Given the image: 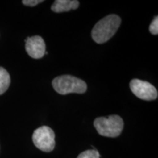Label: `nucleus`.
Returning a JSON list of instances; mask_svg holds the SVG:
<instances>
[{"label":"nucleus","mask_w":158,"mask_h":158,"mask_svg":"<svg viewBox=\"0 0 158 158\" xmlns=\"http://www.w3.org/2000/svg\"><path fill=\"white\" fill-rule=\"evenodd\" d=\"M10 84V76L5 68L0 67V95L8 89Z\"/></svg>","instance_id":"6e6552de"},{"label":"nucleus","mask_w":158,"mask_h":158,"mask_svg":"<svg viewBox=\"0 0 158 158\" xmlns=\"http://www.w3.org/2000/svg\"><path fill=\"white\" fill-rule=\"evenodd\" d=\"M149 30L152 34L154 35H157L158 34V17L155 16L151 24L149 25Z\"/></svg>","instance_id":"9d476101"},{"label":"nucleus","mask_w":158,"mask_h":158,"mask_svg":"<svg viewBox=\"0 0 158 158\" xmlns=\"http://www.w3.org/2000/svg\"><path fill=\"white\" fill-rule=\"evenodd\" d=\"M52 86L57 93L63 95L70 93L83 94L87 89V85L85 81L70 75L55 78L52 81Z\"/></svg>","instance_id":"f03ea898"},{"label":"nucleus","mask_w":158,"mask_h":158,"mask_svg":"<svg viewBox=\"0 0 158 158\" xmlns=\"http://www.w3.org/2000/svg\"><path fill=\"white\" fill-rule=\"evenodd\" d=\"M132 92L138 98L144 100H154L157 98V91L149 82L139 79H133L130 83Z\"/></svg>","instance_id":"39448f33"},{"label":"nucleus","mask_w":158,"mask_h":158,"mask_svg":"<svg viewBox=\"0 0 158 158\" xmlns=\"http://www.w3.org/2000/svg\"><path fill=\"white\" fill-rule=\"evenodd\" d=\"M77 158H100V154L96 149H89L81 153Z\"/></svg>","instance_id":"1a4fd4ad"},{"label":"nucleus","mask_w":158,"mask_h":158,"mask_svg":"<svg viewBox=\"0 0 158 158\" xmlns=\"http://www.w3.org/2000/svg\"><path fill=\"white\" fill-rule=\"evenodd\" d=\"M79 7L77 0H56L51 6V10L55 13H63L72 10H76Z\"/></svg>","instance_id":"0eeeda50"},{"label":"nucleus","mask_w":158,"mask_h":158,"mask_svg":"<svg viewBox=\"0 0 158 158\" xmlns=\"http://www.w3.org/2000/svg\"><path fill=\"white\" fill-rule=\"evenodd\" d=\"M43 2V0H23L22 3L24 5L30 6V7H34V6L38 5L39 3Z\"/></svg>","instance_id":"9b49d317"},{"label":"nucleus","mask_w":158,"mask_h":158,"mask_svg":"<svg viewBox=\"0 0 158 158\" xmlns=\"http://www.w3.org/2000/svg\"><path fill=\"white\" fill-rule=\"evenodd\" d=\"M120 24L121 19L117 15L110 14L104 17L92 29V39L98 44L106 43L116 34Z\"/></svg>","instance_id":"f257e3e1"},{"label":"nucleus","mask_w":158,"mask_h":158,"mask_svg":"<svg viewBox=\"0 0 158 158\" xmlns=\"http://www.w3.org/2000/svg\"><path fill=\"white\" fill-rule=\"evenodd\" d=\"M32 141L37 149L45 152H50L55 147L54 132L48 126H42L34 131Z\"/></svg>","instance_id":"20e7f679"},{"label":"nucleus","mask_w":158,"mask_h":158,"mask_svg":"<svg viewBox=\"0 0 158 158\" xmlns=\"http://www.w3.org/2000/svg\"><path fill=\"white\" fill-rule=\"evenodd\" d=\"M25 48L29 56L33 59H40L45 53V43L40 36L28 37L25 40Z\"/></svg>","instance_id":"423d86ee"},{"label":"nucleus","mask_w":158,"mask_h":158,"mask_svg":"<svg viewBox=\"0 0 158 158\" xmlns=\"http://www.w3.org/2000/svg\"><path fill=\"white\" fill-rule=\"evenodd\" d=\"M94 126L100 135L116 138L121 134L124 127V122L119 116L114 114L107 117L95 118Z\"/></svg>","instance_id":"7ed1b4c3"}]
</instances>
